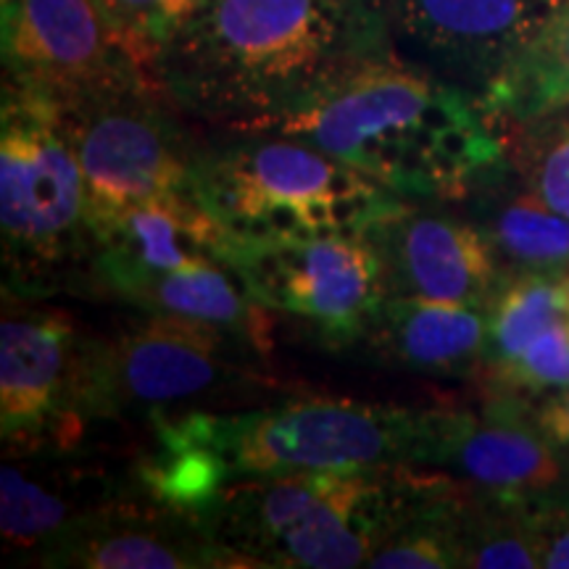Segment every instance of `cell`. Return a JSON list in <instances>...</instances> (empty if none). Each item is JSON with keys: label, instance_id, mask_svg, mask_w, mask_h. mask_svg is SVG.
Wrapping results in <instances>:
<instances>
[{"label": "cell", "instance_id": "obj_1", "mask_svg": "<svg viewBox=\"0 0 569 569\" xmlns=\"http://www.w3.org/2000/svg\"><path fill=\"white\" fill-rule=\"evenodd\" d=\"M393 53L386 0H201L151 77L184 117L243 130Z\"/></svg>", "mask_w": 569, "mask_h": 569}, {"label": "cell", "instance_id": "obj_2", "mask_svg": "<svg viewBox=\"0 0 569 569\" xmlns=\"http://www.w3.org/2000/svg\"><path fill=\"white\" fill-rule=\"evenodd\" d=\"M446 409L303 396L256 411H169L148 419L153 446L132 480L151 501L196 519L232 482L269 475L425 467Z\"/></svg>", "mask_w": 569, "mask_h": 569}, {"label": "cell", "instance_id": "obj_3", "mask_svg": "<svg viewBox=\"0 0 569 569\" xmlns=\"http://www.w3.org/2000/svg\"><path fill=\"white\" fill-rule=\"evenodd\" d=\"M243 130L309 142L407 201H467L507 151L478 92L401 53Z\"/></svg>", "mask_w": 569, "mask_h": 569}, {"label": "cell", "instance_id": "obj_4", "mask_svg": "<svg viewBox=\"0 0 569 569\" xmlns=\"http://www.w3.org/2000/svg\"><path fill=\"white\" fill-rule=\"evenodd\" d=\"M457 486L425 467L248 478L224 490L206 528L238 567H367L403 522Z\"/></svg>", "mask_w": 569, "mask_h": 569}, {"label": "cell", "instance_id": "obj_5", "mask_svg": "<svg viewBox=\"0 0 569 569\" xmlns=\"http://www.w3.org/2000/svg\"><path fill=\"white\" fill-rule=\"evenodd\" d=\"M196 196L234 243L367 234L407 203L309 142L256 130L201 142Z\"/></svg>", "mask_w": 569, "mask_h": 569}, {"label": "cell", "instance_id": "obj_6", "mask_svg": "<svg viewBox=\"0 0 569 569\" xmlns=\"http://www.w3.org/2000/svg\"><path fill=\"white\" fill-rule=\"evenodd\" d=\"M0 234L6 293L42 298L90 264L82 169L59 98L6 80L0 98Z\"/></svg>", "mask_w": 569, "mask_h": 569}, {"label": "cell", "instance_id": "obj_7", "mask_svg": "<svg viewBox=\"0 0 569 569\" xmlns=\"http://www.w3.org/2000/svg\"><path fill=\"white\" fill-rule=\"evenodd\" d=\"M59 103L82 169L90 234L130 206L196 193L203 140L188 130L184 113L148 71L138 69Z\"/></svg>", "mask_w": 569, "mask_h": 569}, {"label": "cell", "instance_id": "obj_8", "mask_svg": "<svg viewBox=\"0 0 569 569\" xmlns=\"http://www.w3.org/2000/svg\"><path fill=\"white\" fill-rule=\"evenodd\" d=\"M264 351L224 327L172 315H148L111 338L84 336L77 419L88 427L169 415L246 380L251 356Z\"/></svg>", "mask_w": 569, "mask_h": 569}, {"label": "cell", "instance_id": "obj_9", "mask_svg": "<svg viewBox=\"0 0 569 569\" xmlns=\"http://www.w3.org/2000/svg\"><path fill=\"white\" fill-rule=\"evenodd\" d=\"M227 267L261 309L298 319L330 351L361 346L388 296L380 256L367 234L232 240Z\"/></svg>", "mask_w": 569, "mask_h": 569}, {"label": "cell", "instance_id": "obj_10", "mask_svg": "<svg viewBox=\"0 0 569 569\" xmlns=\"http://www.w3.org/2000/svg\"><path fill=\"white\" fill-rule=\"evenodd\" d=\"M84 336L61 309L6 296L0 319V440L9 457L74 448Z\"/></svg>", "mask_w": 569, "mask_h": 569}, {"label": "cell", "instance_id": "obj_11", "mask_svg": "<svg viewBox=\"0 0 569 569\" xmlns=\"http://www.w3.org/2000/svg\"><path fill=\"white\" fill-rule=\"evenodd\" d=\"M425 469L451 475L501 507L536 509L557 501L569 480L561 451L538 430L522 398L493 393L482 415L446 409Z\"/></svg>", "mask_w": 569, "mask_h": 569}, {"label": "cell", "instance_id": "obj_12", "mask_svg": "<svg viewBox=\"0 0 569 569\" xmlns=\"http://www.w3.org/2000/svg\"><path fill=\"white\" fill-rule=\"evenodd\" d=\"M396 51L478 92L501 74L565 0H386Z\"/></svg>", "mask_w": 569, "mask_h": 569}, {"label": "cell", "instance_id": "obj_13", "mask_svg": "<svg viewBox=\"0 0 569 569\" xmlns=\"http://www.w3.org/2000/svg\"><path fill=\"white\" fill-rule=\"evenodd\" d=\"M0 17L6 80L59 101L142 69L113 38L98 0H9Z\"/></svg>", "mask_w": 569, "mask_h": 569}, {"label": "cell", "instance_id": "obj_14", "mask_svg": "<svg viewBox=\"0 0 569 569\" xmlns=\"http://www.w3.org/2000/svg\"><path fill=\"white\" fill-rule=\"evenodd\" d=\"M380 256L388 296L488 309L503 280L478 224L407 201L367 232Z\"/></svg>", "mask_w": 569, "mask_h": 569}, {"label": "cell", "instance_id": "obj_15", "mask_svg": "<svg viewBox=\"0 0 569 569\" xmlns=\"http://www.w3.org/2000/svg\"><path fill=\"white\" fill-rule=\"evenodd\" d=\"M32 559L56 569L238 567L201 522L151 501L140 488L92 511Z\"/></svg>", "mask_w": 569, "mask_h": 569}, {"label": "cell", "instance_id": "obj_16", "mask_svg": "<svg viewBox=\"0 0 569 569\" xmlns=\"http://www.w3.org/2000/svg\"><path fill=\"white\" fill-rule=\"evenodd\" d=\"M92 288L122 298L161 274L227 264L232 238L196 193H172L130 206L92 230Z\"/></svg>", "mask_w": 569, "mask_h": 569}, {"label": "cell", "instance_id": "obj_17", "mask_svg": "<svg viewBox=\"0 0 569 569\" xmlns=\"http://www.w3.org/2000/svg\"><path fill=\"white\" fill-rule=\"evenodd\" d=\"M486 340V309L430 298L386 296L361 346L386 365L407 372L469 377L482 369Z\"/></svg>", "mask_w": 569, "mask_h": 569}, {"label": "cell", "instance_id": "obj_18", "mask_svg": "<svg viewBox=\"0 0 569 569\" xmlns=\"http://www.w3.org/2000/svg\"><path fill=\"white\" fill-rule=\"evenodd\" d=\"M132 490H138L132 475L117 480L84 469L6 461L0 469V536L11 551L34 557L92 511Z\"/></svg>", "mask_w": 569, "mask_h": 569}, {"label": "cell", "instance_id": "obj_19", "mask_svg": "<svg viewBox=\"0 0 569 569\" xmlns=\"http://www.w3.org/2000/svg\"><path fill=\"white\" fill-rule=\"evenodd\" d=\"M480 101L493 124L511 127L569 111V0L503 67Z\"/></svg>", "mask_w": 569, "mask_h": 569}, {"label": "cell", "instance_id": "obj_20", "mask_svg": "<svg viewBox=\"0 0 569 569\" xmlns=\"http://www.w3.org/2000/svg\"><path fill=\"white\" fill-rule=\"evenodd\" d=\"M142 315H172L217 325L238 336L251 338L261 348L267 340V309L246 293L243 282L227 264H201L161 274L132 288L122 298Z\"/></svg>", "mask_w": 569, "mask_h": 569}, {"label": "cell", "instance_id": "obj_21", "mask_svg": "<svg viewBox=\"0 0 569 569\" xmlns=\"http://www.w3.org/2000/svg\"><path fill=\"white\" fill-rule=\"evenodd\" d=\"M480 184L472 201L480 206V230L509 264L522 272L565 274L569 269V219L553 211L532 188L501 190L496 177Z\"/></svg>", "mask_w": 569, "mask_h": 569}, {"label": "cell", "instance_id": "obj_22", "mask_svg": "<svg viewBox=\"0 0 569 569\" xmlns=\"http://www.w3.org/2000/svg\"><path fill=\"white\" fill-rule=\"evenodd\" d=\"M488 340L482 375H493L517 359L546 327L567 317L561 274L522 272L503 282L486 309Z\"/></svg>", "mask_w": 569, "mask_h": 569}, {"label": "cell", "instance_id": "obj_23", "mask_svg": "<svg viewBox=\"0 0 569 569\" xmlns=\"http://www.w3.org/2000/svg\"><path fill=\"white\" fill-rule=\"evenodd\" d=\"M511 153L528 188L569 219V111L515 124Z\"/></svg>", "mask_w": 569, "mask_h": 569}, {"label": "cell", "instance_id": "obj_24", "mask_svg": "<svg viewBox=\"0 0 569 569\" xmlns=\"http://www.w3.org/2000/svg\"><path fill=\"white\" fill-rule=\"evenodd\" d=\"M124 53L151 74L153 61L193 17L201 0H98Z\"/></svg>", "mask_w": 569, "mask_h": 569}, {"label": "cell", "instance_id": "obj_25", "mask_svg": "<svg viewBox=\"0 0 569 569\" xmlns=\"http://www.w3.org/2000/svg\"><path fill=\"white\" fill-rule=\"evenodd\" d=\"M486 377L490 393L515 398L569 388V317L546 327L511 365Z\"/></svg>", "mask_w": 569, "mask_h": 569}, {"label": "cell", "instance_id": "obj_26", "mask_svg": "<svg viewBox=\"0 0 569 569\" xmlns=\"http://www.w3.org/2000/svg\"><path fill=\"white\" fill-rule=\"evenodd\" d=\"M530 515L543 538V567L569 569V503L557 498L530 509Z\"/></svg>", "mask_w": 569, "mask_h": 569}, {"label": "cell", "instance_id": "obj_27", "mask_svg": "<svg viewBox=\"0 0 569 569\" xmlns=\"http://www.w3.org/2000/svg\"><path fill=\"white\" fill-rule=\"evenodd\" d=\"M530 419L536 427L559 448L569 453V388H559L546 393L536 407H528Z\"/></svg>", "mask_w": 569, "mask_h": 569}, {"label": "cell", "instance_id": "obj_28", "mask_svg": "<svg viewBox=\"0 0 569 569\" xmlns=\"http://www.w3.org/2000/svg\"><path fill=\"white\" fill-rule=\"evenodd\" d=\"M561 290H565V301H567V317H569V269L561 274Z\"/></svg>", "mask_w": 569, "mask_h": 569}, {"label": "cell", "instance_id": "obj_29", "mask_svg": "<svg viewBox=\"0 0 569 569\" xmlns=\"http://www.w3.org/2000/svg\"><path fill=\"white\" fill-rule=\"evenodd\" d=\"M6 3H9V0H0V6H6Z\"/></svg>", "mask_w": 569, "mask_h": 569}]
</instances>
